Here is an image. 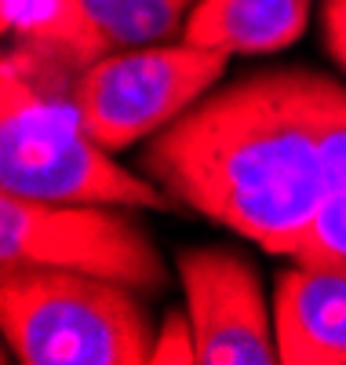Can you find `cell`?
<instances>
[{"instance_id":"1","label":"cell","mask_w":346,"mask_h":365,"mask_svg":"<svg viewBox=\"0 0 346 365\" xmlns=\"http://www.w3.org/2000/svg\"><path fill=\"white\" fill-rule=\"evenodd\" d=\"M142 165L175 205L273 256H295L328 201L318 132L292 91V70L204 96L146 143Z\"/></svg>"},{"instance_id":"2","label":"cell","mask_w":346,"mask_h":365,"mask_svg":"<svg viewBox=\"0 0 346 365\" xmlns=\"http://www.w3.org/2000/svg\"><path fill=\"white\" fill-rule=\"evenodd\" d=\"M0 329L22 365H146L142 292L51 267H0Z\"/></svg>"},{"instance_id":"3","label":"cell","mask_w":346,"mask_h":365,"mask_svg":"<svg viewBox=\"0 0 346 365\" xmlns=\"http://www.w3.org/2000/svg\"><path fill=\"white\" fill-rule=\"evenodd\" d=\"M0 91V190L62 205H120L150 212L172 205L153 179H139L113 161V150L84 128L66 96H51L15 73H4Z\"/></svg>"},{"instance_id":"4","label":"cell","mask_w":346,"mask_h":365,"mask_svg":"<svg viewBox=\"0 0 346 365\" xmlns=\"http://www.w3.org/2000/svg\"><path fill=\"white\" fill-rule=\"evenodd\" d=\"M0 267H51L120 282L142 296L168 282L153 237L120 205H62L0 190Z\"/></svg>"},{"instance_id":"5","label":"cell","mask_w":346,"mask_h":365,"mask_svg":"<svg viewBox=\"0 0 346 365\" xmlns=\"http://www.w3.org/2000/svg\"><path fill=\"white\" fill-rule=\"evenodd\" d=\"M226 58V51L190 41L117 48L80 70L70 103L77 106L84 128L117 154L139 139H153L201 103L223 77Z\"/></svg>"},{"instance_id":"6","label":"cell","mask_w":346,"mask_h":365,"mask_svg":"<svg viewBox=\"0 0 346 365\" xmlns=\"http://www.w3.org/2000/svg\"><path fill=\"white\" fill-rule=\"evenodd\" d=\"M179 282L201 365H273L277 336L256 267L234 249H182Z\"/></svg>"},{"instance_id":"7","label":"cell","mask_w":346,"mask_h":365,"mask_svg":"<svg viewBox=\"0 0 346 365\" xmlns=\"http://www.w3.org/2000/svg\"><path fill=\"white\" fill-rule=\"evenodd\" d=\"M273 336L285 365H346V263L295 259L277 274Z\"/></svg>"},{"instance_id":"8","label":"cell","mask_w":346,"mask_h":365,"mask_svg":"<svg viewBox=\"0 0 346 365\" xmlns=\"http://www.w3.org/2000/svg\"><path fill=\"white\" fill-rule=\"evenodd\" d=\"M313 0H201L182 41L226 55H266L303 37Z\"/></svg>"},{"instance_id":"9","label":"cell","mask_w":346,"mask_h":365,"mask_svg":"<svg viewBox=\"0 0 346 365\" xmlns=\"http://www.w3.org/2000/svg\"><path fill=\"white\" fill-rule=\"evenodd\" d=\"M0 4L8 37L58 58L77 73L110 51L99 22L80 0H0Z\"/></svg>"},{"instance_id":"10","label":"cell","mask_w":346,"mask_h":365,"mask_svg":"<svg viewBox=\"0 0 346 365\" xmlns=\"http://www.w3.org/2000/svg\"><path fill=\"white\" fill-rule=\"evenodd\" d=\"M292 91L318 132V150L328 179V194L346 190V88L328 77L292 70Z\"/></svg>"},{"instance_id":"11","label":"cell","mask_w":346,"mask_h":365,"mask_svg":"<svg viewBox=\"0 0 346 365\" xmlns=\"http://www.w3.org/2000/svg\"><path fill=\"white\" fill-rule=\"evenodd\" d=\"M197 4L201 0H132V4L103 29V37H106L110 51L168 44L172 37L182 41V29H186V22H190Z\"/></svg>"},{"instance_id":"12","label":"cell","mask_w":346,"mask_h":365,"mask_svg":"<svg viewBox=\"0 0 346 365\" xmlns=\"http://www.w3.org/2000/svg\"><path fill=\"white\" fill-rule=\"evenodd\" d=\"M292 259H332V263H346V190L342 194H328V201L321 205L318 220L310 223V230L303 234L299 249Z\"/></svg>"},{"instance_id":"13","label":"cell","mask_w":346,"mask_h":365,"mask_svg":"<svg viewBox=\"0 0 346 365\" xmlns=\"http://www.w3.org/2000/svg\"><path fill=\"white\" fill-rule=\"evenodd\" d=\"M153 365H201V351H197V332L186 311H168L161 329L153 336V351H150Z\"/></svg>"},{"instance_id":"14","label":"cell","mask_w":346,"mask_h":365,"mask_svg":"<svg viewBox=\"0 0 346 365\" xmlns=\"http://www.w3.org/2000/svg\"><path fill=\"white\" fill-rule=\"evenodd\" d=\"M325 44L328 55L346 70V0H325Z\"/></svg>"},{"instance_id":"15","label":"cell","mask_w":346,"mask_h":365,"mask_svg":"<svg viewBox=\"0 0 346 365\" xmlns=\"http://www.w3.org/2000/svg\"><path fill=\"white\" fill-rule=\"evenodd\" d=\"M80 4L88 8V15H91V19L99 22V29H106V26H110L124 8L132 4V0H80Z\"/></svg>"}]
</instances>
